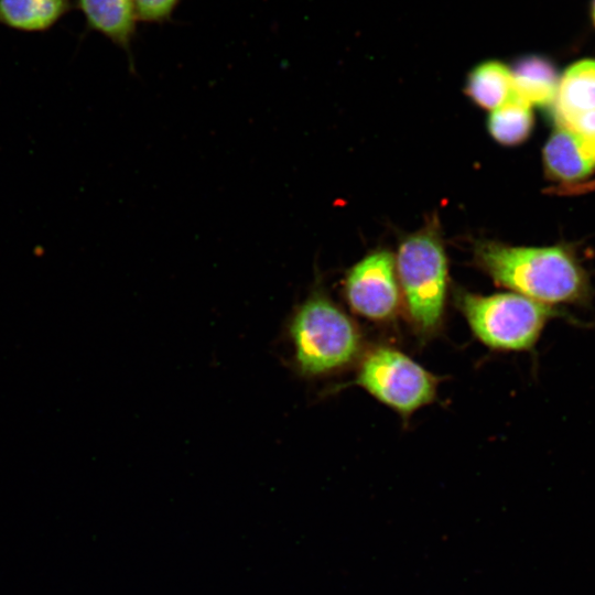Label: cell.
Instances as JSON below:
<instances>
[{"label":"cell","instance_id":"obj_1","mask_svg":"<svg viewBox=\"0 0 595 595\" xmlns=\"http://www.w3.org/2000/svg\"><path fill=\"white\" fill-rule=\"evenodd\" d=\"M475 260L496 283L550 306L585 305L592 299L587 272L562 246L515 247L483 241L476 245Z\"/></svg>","mask_w":595,"mask_h":595},{"label":"cell","instance_id":"obj_2","mask_svg":"<svg viewBox=\"0 0 595 595\" xmlns=\"http://www.w3.org/2000/svg\"><path fill=\"white\" fill-rule=\"evenodd\" d=\"M293 363L305 377L332 374L356 357L360 336L356 325L322 291L312 292L288 324Z\"/></svg>","mask_w":595,"mask_h":595},{"label":"cell","instance_id":"obj_3","mask_svg":"<svg viewBox=\"0 0 595 595\" xmlns=\"http://www.w3.org/2000/svg\"><path fill=\"white\" fill-rule=\"evenodd\" d=\"M396 270L409 315L422 333L435 331L442 320L447 289V258L439 231L431 223L399 245Z\"/></svg>","mask_w":595,"mask_h":595},{"label":"cell","instance_id":"obj_4","mask_svg":"<svg viewBox=\"0 0 595 595\" xmlns=\"http://www.w3.org/2000/svg\"><path fill=\"white\" fill-rule=\"evenodd\" d=\"M458 304L474 334L491 348L529 350L547 323L560 315L553 306L518 293H461Z\"/></svg>","mask_w":595,"mask_h":595},{"label":"cell","instance_id":"obj_5","mask_svg":"<svg viewBox=\"0 0 595 595\" xmlns=\"http://www.w3.org/2000/svg\"><path fill=\"white\" fill-rule=\"evenodd\" d=\"M356 383L408 415L434 399L437 379L400 350L377 347L361 360Z\"/></svg>","mask_w":595,"mask_h":595},{"label":"cell","instance_id":"obj_6","mask_svg":"<svg viewBox=\"0 0 595 595\" xmlns=\"http://www.w3.org/2000/svg\"><path fill=\"white\" fill-rule=\"evenodd\" d=\"M344 290L356 313L376 321L389 318L401 295L396 258L385 249L368 253L347 272Z\"/></svg>","mask_w":595,"mask_h":595},{"label":"cell","instance_id":"obj_7","mask_svg":"<svg viewBox=\"0 0 595 595\" xmlns=\"http://www.w3.org/2000/svg\"><path fill=\"white\" fill-rule=\"evenodd\" d=\"M543 162L548 176L559 182L581 181L595 170V154L570 126L560 123L544 147Z\"/></svg>","mask_w":595,"mask_h":595},{"label":"cell","instance_id":"obj_8","mask_svg":"<svg viewBox=\"0 0 595 595\" xmlns=\"http://www.w3.org/2000/svg\"><path fill=\"white\" fill-rule=\"evenodd\" d=\"M89 30L98 32L127 52L133 67L131 43L138 15L132 0H76Z\"/></svg>","mask_w":595,"mask_h":595},{"label":"cell","instance_id":"obj_9","mask_svg":"<svg viewBox=\"0 0 595 595\" xmlns=\"http://www.w3.org/2000/svg\"><path fill=\"white\" fill-rule=\"evenodd\" d=\"M554 101L561 125L595 110V61L583 60L571 65L562 78Z\"/></svg>","mask_w":595,"mask_h":595},{"label":"cell","instance_id":"obj_10","mask_svg":"<svg viewBox=\"0 0 595 595\" xmlns=\"http://www.w3.org/2000/svg\"><path fill=\"white\" fill-rule=\"evenodd\" d=\"M71 4V0H0V24L23 32H43L66 14Z\"/></svg>","mask_w":595,"mask_h":595},{"label":"cell","instance_id":"obj_11","mask_svg":"<svg viewBox=\"0 0 595 595\" xmlns=\"http://www.w3.org/2000/svg\"><path fill=\"white\" fill-rule=\"evenodd\" d=\"M511 73L517 98L531 107L545 106L554 101L560 79L549 61L529 56L520 60Z\"/></svg>","mask_w":595,"mask_h":595},{"label":"cell","instance_id":"obj_12","mask_svg":"<svg viewBox=\"0 0 595 595\" xmlns=\"http://www.w3.org/2000/svg\"><path fill=\"white\" fill-rule=\"evenodd\" d=\"M466 94L484 109L501 107L516 97L511 68L498 61L478 64L467 77Z\"/></svg>","mask_w":595,"mask_h":595},{"label":"cell","instance_id":"obj_13","mask_svg":"<svg viewBox=\"0 0 595 595\" xmlns=\"http://www.w3.org/2000/svg\"><path fill=\"white\" fill-rule=\"evenodd\" d=\"M533 127L531 106L515 97L493 110L487 128L490 136L500 144L517 145L523 142Z\"/></svg>","mask_w":595,"mask_h":595},{"label":"cell","instance_id":"obj_14","mask_svg":"<svg viewBox=\"0 0 595 595\" xmlns=\"http://www.w3.org/2000/svg\"><path fill=\"white\" fill-rule=\"evenodd\" d=\"M138 19L147 23H163L171 20L180 0H132Z\"/></svg>","mask_w":595,"mask_h":595},{"label":"cell","instance_id":"obj_15","mask_svg":"<svg viewBox=\"0 0 595 595\" xmlns=\"http://www.w3.org/2000/svg\"><path fill=\"white\" fill-rule=\"evenodd\" d=\"M566 126H570L583 143L595 154V110L577 117Z\"/></svg>","mask_w":595,"mask_h":595},{"label":"cell","instance_id":"obj_16","mask_svg":"<svg viewBox=\"0 0 595 595\" xmlns=\"http://www.w3.org/2000/svg\"><path fill=\"white\" fill-rule=\"evenodd\" d=\"M593 19H594V22H595V0L593 1Z\"/></svg>","mask_w":595,"mask_h":595}]
</instances>
